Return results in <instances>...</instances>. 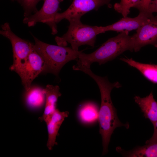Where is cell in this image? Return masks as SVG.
Here are the masks:
<instances>
[{
  "label": "cell",
  "mask_w": 157,
  "mask_h": 157,
  "mask_svg": "<svg viewBox=\"0 0 157 157\" xmlns=\"http://www.w3.org/2000/svg\"><path fill=\"white\" fill-rule=\"evenodd\" d=\"M44 66L43 59L33 49L29 54L26 64L19 75L26 91L30 88L34 79L42 73Z\"/></svg>",
  "instance_id": "9c48e42d"
},
{
  "label": "cell",
  "mask_w": 157,
  "mask_h": 157,
  "mask_svg": "<svg viewBox=\"0 0 157 157\" xmlns=\"http://www.w3.org/2000/svg\"><path fill=\"white\" fill-rule=\"evenodd\" d=\"M120 60L138 70L148 80L157 83V65L141 63L132 58H121Z\"/></svg>",
  "instance_id": "5bb4252c"
},
{
  "label": "cell",
  "mask_w": 157,
  "mask_h": 157,
  "mask_svg": "<svg viewBox=\"0 0 157 157\" xmlns=\"http://www.w3.org/2000/svg\"><path fill=\"white\" fill-rule=\"evenodd\" d=\"M33 48L44 61L42 73H50L56 76L63 66L72 60H77L83 51H76L72 47L52 45L44 43L33 37Z\"/></svg>",
  "instance_id": "3957f363"
},
{
  "label": "cell",
  "mask_w": 157,
  "mask_h": 157,
  "mask_svg": "<svg viewBox=\"0 0 157 157\" xmlns=\"http://www.w3.org/2000/svg\"><path fill=\"white\" fill-rule=\"evenodd\" d=\"M152 0H139L133 7L137 9L139 11V12L152 14L150 13L149 12V6Z\"/></svg>",
  "instance_id": "ffe728a7"
},
{
  "label": "cell",
  "mask_w": 157,
  "mask_h": 157,
  "mask_svg": "<svg viewBox=\"0 0 157 157\" xmlns=\"http://www.w3.org/2000/svg\"><path fill=\"white\" fill-rule=\"evenodd\" d=\"M25 96V101L27 105L32 108H38L45 102V95L43 89L38 86H31L27 91Z\"/></svg>",
  "instance_id": "2e32d148"
},
{
  "label": "cell",
  "mask_w": 157,
  "mask_h": 157,
  "mask_svg": "<svg viewBox=\"0 0 157 157\" xmlns=\"http://www.w3.org/2000/svg\"><path fill=\"white\" fill-rule=\"evenodd\" d=\"M81 71L88 75L96 82L100 90L101 96V104L99 111L98 121L102 141L104 155L108 151V147L111 136L115 129L118 127L124 126L129 128V124H124L119 120L116 110L111 99L110 93L114 88H119L121 85L118 81L112 83L107 77L98 76L91 70L90 68L84 67Z\"/></svg>",
  "instance_id": "6da1fadb"
},
{
  "label": "cell",
  "mask_w": 157,
  "mask_h": 157,
  "mask_svg": "<svg viewBox=\"0 0 157 157\" xmlns=\"http://www.w3.org/2000/svg\"><path fill=\"white\" fill-rule=\"evenodd\" d=\"M154 131L152 137L146 142V144L157 143V121L153 124Z\"/></svg>",
  "instance_id": "44dd1931"
},
{
  "label": "cell",
  "mask_w": 157,
  "mask_h": 157,
  "mask_svg": "<svg viewBox=\"0 0 157 157\" xmlns=\"http://www.w3.org/2000/svg\"><path fill=\"white\" fill-rule=\"evenodd\" d=\"M63 0H44L41 9L33 15L24 17V23L30 27L38 22H42L48 25L51 29V34L54 35L58 32L55 21L56 15L61 9L60 3Z\"/></svg>",
  "instance_id": "52a82bcc"
},
{
  "label": "cell",
  "mask_w": 157,
  "mask_h": 157,
  "mask_svg": "<svg viewBox=\"0 0 157 157\" xmlns=\"http://www.w3.org/2000/svg\"><path fill=\"white\" fill-rule=\"evenodd\" d=\"M132 36L135 52L148 44L157 47V16L153 15L147 22L137 29L136 33Z\"/></svg>",
  "instance_id": "ba28073f"
},
{
  "label": "cell",
  "mask_w": 157,
  "mask_h": 157,
  "mask_svg": "<svg viewBox=\"0 0 157 157\" xmlns=\"http://www.w3.org/2000/svg\"><path fill=\"white\" fill-rule=\"evenodd\" d=\"M117 151L123 156L129 157H157V143L138 146L129 151L118 147Z\"/></svg>",
  "instance_id": "9a60e30c"
},
{
  "label": "cell",
  "mask_w": 157,
  "mask_h": 157,
  "mask_svg": "<svg viewBox=\"0 0 157 157\" xmlns=\"http://www.w3.org/2000/svg\"><path fill=\"white\" fill-rule=\"evenodd\" d=\"M0 33L10 41L13 49V62L10 69L20 74L33 50V44L16 35L11 31L8 23L2 25Z\"/></svg>",
  "instance_id": "5b68a950"
},
{
  "label": "cell",
  "mask_w": 157,
  "mask_h": 157,
  "mask_svg": "<svg viewBox=\"0 0 157 157\" xmlns=\"http://www.w3.org/2000/svg\"><path fill=\"white\" fill-rule=\"evenodd\" d=\"M111 0H73L69 8L65 11L56 14L55 19L56 23L65 19L69 22L81 20V17L92 10H97L101 6L107 5L111 6Z\"/></svg>",
  "instance_id": "8992f818"
},
{
  "label": "cell",
  "mask_w": 157,
  "mask_h": 157,
  "mask_svg": "<svg viewBox=\"0 0 157 157\" xmlns=\"http://www.w3.org/2000/svg\"><path fill=\"white\" fill-rule=\"evenodd\" d=\"M69 22L67 32L61 37L55 38L58 45L66 47L68 42L71 44L72 48L76 51H78L79 47L83 45L94 47L96 36L102 33L101 26L84 24L81 20Z\"/></svg>",
  "instance_id": "277c9868"
},
{
  "label": "cell",
  "mask_w": 157,
  "mask_h": 157,
  "mask_svg": "<svg viewBox=\"0 0 157 157\" xmlns=\"http://www.w3.org/2000/svg\"><path fill=\"white\" fill-rule=\"evenodd\" d=\"M153 14L139 12L138 15L134 18L123 17L117 22L105 26H101L103 33L108 31L129 33L133 30L137 29L147 22Z\"/></svg>",
  "instance_id": "30bf717a"
},
{
  "label": "cell",
  "mask_w": 157,
  "mask_h": 157,
  "mask_svg": "<svg viewBox=\"0 0 157 157\" xmlns=\"http://www.w3.org/2000/svg\"><path fill=\"white\" fill-rule=\"evenodd\" d=\"M139 0H121L118 3H116L114 6L115 10L121 14L123 17L127 16L130 12L131 8Z\"/></svg>",
  "instance_id": "ac0fdd59"
},
{
  "label": "cell",
  "mask_w": 157,
  "mask_h": 157,
  "mask_svg": "<svg viewBox=\"0 0 157 157\" xmlns=\"http://www.w3.org/2000/svg\"><path fill=\"white\" fill-rule=\"evenodd\" d=\"M128 33L120 32L117 35L108 39L91 53L81 52L76 63L90 68L94 62H97L100 65L113 60L125 51H134V40Z\"/></svg>",
  "instance_id": "7a4b0ae2"
},
{
  "label": "cell",
  "mask_w": 157,
  "mask_h": 157,
  "mask_svg": "<svg viewBox=\"0 0 157 157\" xmlns=\"http://www.w3.org/2000/svg\"><path fill=\"white\" fill-rule=\"evenodd\" d=\"M134 99L146 118L149 119L152 124L157 121V102L152 92L143 98L135 96Z\"/></svg>",
  "instance_id": "4fadbf2b"
},
{
  "label": "cell",
  "mask_w": 157,
  "mask_h": 157,
  "mask_svg": "<svg viewBox=\"0 0 157 157\" xmlns=\"http://www.w3.org/2000/svg\"><path fill=\"white\" fill-rule=\"evenodd\" d=\"M17 1L22 7L24 10V16L25 17L31 15L33 12H36V6L38 3L41 1L44 0H12Z\"/></svg>",
  "instance_id": "d6986e66"
},
{
  "label": "cell",
  "mask_w": 157,
  "mask_h": 157,
  "mask_svg": "<svg viewBox=\"0 0 157 157\" xmlns=\"http://www.w3.org/2000/svg\"><path fill=\"white\" fill-rule=\"evenodd\" d=\"M150 13H157V0H153L151 3L149 8Z\"/></svg>",
  "instance_id": "7402d4cb"
},
{
  "label": "cell",
  "mask_w": 157,
  "mask_h": 157,
  "mask_svg": "<svg viewBox=\"0 0 157 157\" xmlns=\"http://www.w3.org/2000/svg\"><path fill=\"white\" fill-rule=\"evenodd\" d=\"M69 114L68 111L61 112L56 109L46 123L48 133L47 146L49 150H51L56 144V138L60 128Z\"/></svg>",
  "instance_id": "8fae6325"
},
{
  "label": "cell",
  "mask_w": 157,
  "mask_h": 157,
  "mask_svg": "<svg viewBox=\"0 0 157 157\" xmlns=\"http://www.w3.org/2000/svg\"><path fill=\"white\" fill-rule=\"evenodd\" d=\"M58 85H47L43 90L45 95V105L43 115L39 118L41 121L46 123L49 120L56 108L58 98L61 96Z\"/></svg>",
  "instance_id": "7c38bea8"
},
{
  "label": "cell",
  "mask_w": 157,
  "mask_h": 157,
  "mask_svg": "<svg viewBox=\"0 0 157 157\" xmlns=\"http://www.w3.org/2000/svg\"><path fill=\"white\" fill-rule=\"evenodd\" d=\"M99 111L96 105L92 102L87 103L83 105L78 110V117L85 123L90 124L98 119Z\"/></svg>",
  "instance_id": "e0dca14e"
}]
</instances>
